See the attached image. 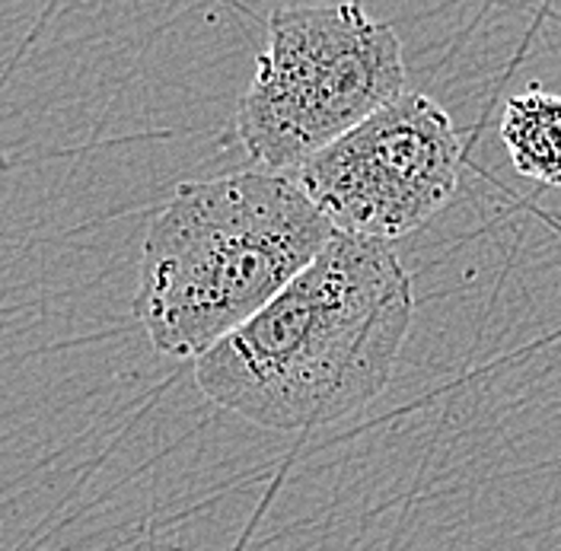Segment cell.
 <instances>
[{
    "instance_id": "cell-1",
    "label": "cell",
    "mask_w": 561,
    "mask_h": 551,
    "mask_svg": "<svg viewBox=\"0 0 561 551\" xmlns=\"http://www.w3.org/2000/svg\"><path fill=\"white\" fill-rule=\"evenodd\" d=\"M415 315L389 242L335 233L278 297L195 360L220 409L265 431H313L383 395Z\"/></svg>"
},
{
    "instance_id": "cell-4",
    "label": "cell",
    "mask_w": 561,
    "mask_h": 551,
    "mask_svg": "<svg viewBox=\"0 0 561 551\" xmlns=\"http://www.w3.org/2000/svg\"><path fill=\"white\" fill-rule=\"evenodd\" d=\"M462 144L450 115L405 93L290 175L335 233L402 240L454 198Z\"/></svg>"
},
{
    "instance_id": "cell-2",
    "label": "cell",
    "mask_w": 561,
    "mask_h": 551,
    "mask_svg": "<svg viewBox=\"0 0 561 551\" xmlns=\"http://www.w3.org/2000/svg\"><path fill=\"white\" fill-rule=\"evenodd\" d=\"M335 227L290 179L185 182L147 230L135 315L167 357H202L304 275Z\"/></svg>"
},
{
    "instance_id": "cell-5",
    "label": "cell",
    "mask_w": 561,
    "mask_h": 551,
    "mask_svg": "<svg viewBox=\"0 0 561 551\" xmlns=\"http://www.w3.org/2000/svg\"><path fill=\"white\" fill-rule=\"evenodd\" d=\"M501 140L524 179L561 188V93L529 87L511 96L501 115Z\"/></svg>"
},
{
    "instance_id": "cell-3",
    "label": "cell",
    "mask_w": 561,
    "mask_h": 551,
    "mask_svg": "<svg viewBox=\"0 0 561 551\" xmlns=\"http://www.w3.org/2000/svg\"><path fill=\"white\" fill-rule=\"evenodd\" d=\"M409 93L396 30L360 3L280 7L237 108V135L265 173L294 175Z\"/></svg>"
}]
</instances>
